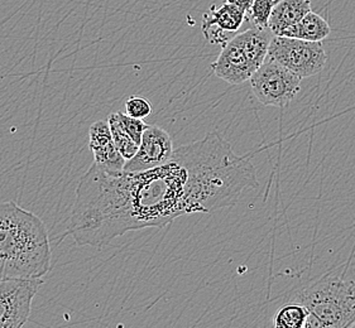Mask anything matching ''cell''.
I'll list each match as a JSON object with an SVG mask.
<instances>
[{"instance_id":"cell-1","label":"cell","mask_w":355,"mask_h":328,"mask_svg":"<svg viewBox=\"0 0 355 328\" xmlns=\"http://www.w3.org/2000/svg\"><path fill=\"white\" fill-rule=\"evenodd\" d=\"M254 164L218 133L178 147L167 163L114 172L93 163L78 182L70 234L78 246L101 249L115 237L164 228L189 214H210L257 190Z\"/></svg>"},{"instance_id":"cell-2","label":"cell","mask_w":355,"mask_h":328,"mask_svg":"<svg viewBox=\"0 0 355 328\" xmlns=\"http://www.w3.org/2000/svg\"><path fill=\"white\" fill-rule=\"evenodd\" d=\"M44 222L13 201L0 203V280L43 278L51 271Z\"/></svg>"},{"instance_id":"cell-3","label":"cell","mask_w":355,"mask_h":328,"mask_svg":"<svg viewBox=\"0 0 355 328\" xmlns=\"http://www.w3.org/2000/svg\"><path fill=\"white\" fill-rule=\"evenodd\" d=\"M309 317L305 328L355 326V282L339 275H325L297 293Z\"/></svg>"},{"instance_id":"cell-4","label":"cell","mask_w":355,"mask_h":328,"mask_svg":"<svg viewBox=\"0 0 355 328\" xmlns=\"http://www.w3.org/2000/svg\"><path fill=\"white\" fill-rule=\"evenodd\" d=\"M273 36L270 28L258 27L235 35L223 46L219 57L211 64L214 75L230 85L249 81L268 56Z\"/></svg>"},{"instance_id":"cell-5","label":"cell","mask_w":355,"mask_h":328,"mask_svg":"<svg viewBox=\"0 0 355 328\" xmlns=\"http://www.w3.org/2000/svg\"><path fill=\"white\" fill-rule=\"evenodd\" d=\"M301 80L284 64L267 56L249 81L257 100L263 105L284 107L297 96Z\"/></svg>"},{"instance_id":"cell-6","label":"cell","mask_w":355,"mask_h":328,"mask_svg":"<svg viewBox=\"0 0 355 328\" xmlns=\"http://www.w3.org/2000/svg\"><path fill=\"white\" fill-rule=\"evenodd\" d=\"M268 57L284 64L301 79L318 75L327 62L322 43L286 36L272 37Z\"/></svg>"},{"instance_id":"cell-7","label":"cell","mask_w":355,"mask_h":328,"mask_svg":"<svg viewBox=\"0 0 355 328\" xmlns=\"http://www.w3.org/2000/svg\"><path fill=\"white\" fill-rule=\"evenodd\" d=\"M42 284V278L0 280V328H19L27 323Z\"/></svg>"},{"instance_id":"cell-8","label":"cell","mask_w":355,"mask_h":328,"mask_svg":"<svg viewBox=\"0 0 355 328\" xmlns=\"http://www.w3.org/2000/svg\"><path fill=\"white\" fill-rule=\"evenodd\" d=\"M173 152L172 136L158 125H148L143 133L138 152L125 163L124 171H148L161 167L171 161Z\"/></svg>"},{"instance_id":"cell-9","label":"cell","mask_w":355,"mask_h":328,"mask_svg":"<svg viewBox=\"0 0 355 328\" xmlns=\"http://www.w3.org/2000/svg\"><path fill=\"white\" fill-rule=\"evenodd\" d=\"M248 15L241 8L224 3L220 8L211 7L202 15V33L211 44H227L241 29Z\"/></svg>"},{"instance_id":"cell-10","label":"cell","mask_w":355,"mask_h":328,"mask_svg":"<svg viewBox=\"0 0 355 328\" xmlns=\"http://www.w3.org/2000/svg\"><path fill=\"white\" fill-rule=\"evenodd\" d=\"M89 147L93 152L94 163L99 164L109 171H124L127 161L114 143L109 122L99 120L90 127Z\"/></svg>"},{"instance_id":"cell-11","label":"cell","mask_w":355,"mask_h":328,"mask_svg":"<svg viewBox=\"0 0 355 328\" xmlns=\"http://www.w3.org/2000/svg\"><path fill=\"white\" fill-rule=\"evenodd\" d=\"M309 12H311V0H279L272 10L268 28L275 36H281Z\"/></svg>"},{"instance_id":"cell-12","label":"cell","mask_w":355,"mask_h":328,"mask_svg":"<svg viewBox=\"0 0 355 328\" xmlns=\"http://www.w3.org/2000/svg\"><path fill=\"white\" fill-rule=\"evenodd\" d=\"M330 33L331 28L329 23L321 15L313 13L311 10L299 23L286 29L281 36L299 38L310 42H321L322 39L327 38Z\"/></svg>"},{"instance_id":"cell-13","label":"cell","mask_w":355,"mask_h":328,"mask_svg":"<svg viewBox=\"0 0 355 328\" xmlns=\"http://www.w3.org/2000/svg\"><path fill=\"white\" fill-rule=\"evenodd\" d=\"M307 317V308L297 300H292L276 312L273 326L276 328H305Z\"/></svg>"},{"instance_id":"cell-14","label":"cell","mask_w":355,"mask_h":328,"mask_svg":"<svg viewBox=\"0 0 355 328\" xmlns=\"http://www.w3.org/2000/svg\"><path fill=\"white\" fill-rule=\"evenodd\" d=\"M107 122L112 130V136H113L114 143L116 145V148L119 149L121 156L128 162L129 159L135 157V153L138 152L139 144L135 142L130 136L123 130L119 122L115 120L113 115L110 114L107 116Z\"/></svg>"},{"instance_id":"cell-15","label":"cell","mask_w":355,"mask_h":328,"mask_svg":"<svg viewBox=\"0 0 355 328\" xmlns=\"http://www.w3.org/2000/svg\"><path fill=\"white\" fill-rule=\"evenodd\" d=\"M279 0H252V6L248 15L253 21L254 27L268 28V21L275 6Z\"/></svg>"},{"instance_id":"cell-16","label":"cell","mask_w":355,"mask_h":328,"mask_svg":"<svg viewBox=\"0 0 355 328\" xmlns=\"http://www.w3.org/2000/svg\"><path fill=\"white\" fill-rule=\"evenodd\" d=\"M125 113L137 119H146L152 114V105L146 98L133 95L125 102Z\"/></svg>"},{"instance_id":"cell-17","label":"cell","mask_w":355,"mask_h":328,"mask_svg":"<svg viewBox=\"0 0 355 328\" xmlns=\"http://www.w3.org/2000/svg\"><path fill=\"white\" fill-rule=\"evenodd\" d=\"M225 3L241 8L247 15H248L250 6H252V0H225Z\"/></svg>"}]
</instances>
